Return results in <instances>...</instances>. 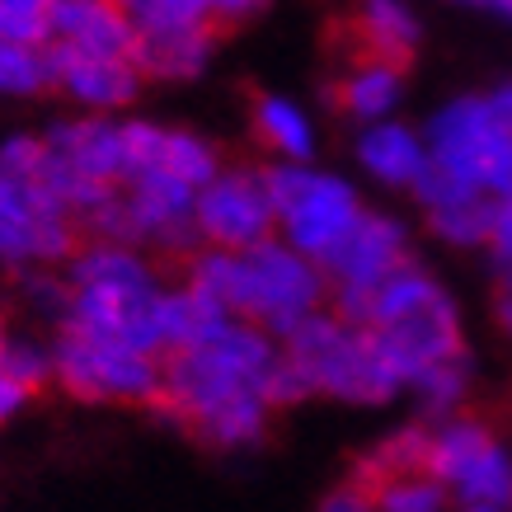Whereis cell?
<instances>
[{
	"label": "cell",
	"instance_id": "cell-1",
	"mask_svg": "<svg viewBox=\"0 0 512 512\" xmlns=\"http://www.w3.org/2000/svg\"><path fill=\"white\" fill-rule=\"evenodd\" d=\"M282 343L254 320L221 315L198 339L165 357L160 409H170L188 433L221 451L254 447L268 433V372L278 367Z\"/></svg>",
	"mask_w": 512,
	"mask_h": 512
},
{
	"label": "cell",
	"instance_id": "cell-2",
	"mask_svg": "<svg viewBox=\"0 0 512 512\" xmlns=\"http://www.w3.org/2000/svg\"><path fill=\"white\" fill-rule=\"evenodd\" d=\"M184 282L226 315L264 325L273 339H287L306 315L325 311L329 296L325 268L282 235L254 249H193L184 259Z\"/></svg>",
	"mask_w": 512,
	"mask_h": 512
},
{
	"label": "cell",
	"instance_id": "cell-3",
	"mask_svg": "<svg viewBox=\"0 0 512 512\" xmlns=\"http://www.w3.org/2000/svg\"><path fill=\"white\" fill-rule=\"evenodd\" d=\"M278 343H282V357L306 376L311 395H329V400H343V404H381L404 390L400 372L390 367L381 339L372 329L348 325L334 311L306 315Z\"/></svg>",
	"mask_w": 512,
	"mask_h": 512
},
{
	"label": "cell",
	"instance_id": "cell-4",
	"mask_svg": "<svg viewBox=\"0 0 512 512\" xmlns=\"http://www.w3.org/2000/svg\"><path fill=\"white\" fill-rule=\"evenodd\" d=\"M264 174L268 193H273V212H278V235L315 264H325L367 212L348 179L315 170L311 160H278Z\"/></svg>",
	"mask_w": 512,
	"mask_h": 512
},
{
	"label": "cell",
	"instance_id": "cell-5",
	"mask_svg": "<svg viewBox=\"0 0 512 512\" xmlns=\"http://www.w3.org/2000/svg\"><path fill=\"white\" fill-rule=\"evenodd\" d=\"M52 357H57V381L71 390L76 400L94 404H160L165 390V357L137 353L127 343H104L85 339L62 329L52 339Z\"/></svg>",
	"mask_w": 512,
	"mask_h": 512
},
{
	"label": "cell",
	"instance_id": "cell-6",
	"mask_svg": "<svg viewBox=\"0 0 512 512\" xmlns=\"http://www.w3.org/2000/svg\"><path fill=\"white\" fill-rule=\"evenodd\" d=\"M428 475L461 508H512V451L480 419H437L428 447Z\"/></svg>",
	"mask_w": 512,
	"mask_h": 512
},
{
	"label": "cell",
	"instance_id": "cell-7",
	"mask_svg": "<svg viewBox=\"0 0 512 512\" xmlns=\"http://www.w3.org/2000/svg\"><path fill=\"white\" fill-rule=\"evenodd\" d=\"M80 249V221L38 179L0 170V268H62Z\"/></svg>",
	"mask_w": 512,
	"mask_h": 512
},
{
	"label": "cell",
	"instance_id": "cell-8",
	"mask_svg": "<svg viewBox=\"0 0 512 512\" xmlns=\"http://www.w3.org/2000/svg\"><path fill=\"white\" fill-rule=\"evenodd\" d=\"M423 137H428L433 170H442L470 193H489L498 160L512 146V127L494 109V94H461L433 113Z\"/></svg>",
	"mask_w": 512,
	"mask_h": 512
},
{
	"label": "cell",
	"instance_id": "cell-9",
	"mask_svg": "<svg viewBox=\"0 0 512 512\" xmlns=\"http://www.w3.org/2000/svg\"><path fill=\"white\" fill-rule=\"evenodd\" d=\"M198 240L212 249H254L278 235V212H273V193H268L264 170H245V165H221V174L207 188H198Z\"/></svg>",
	"mask_w": 512,
	"mask_h": 512
},
{
	"label": "cell",
	"instance_id": "cell-10",
	"mask_svg": "<svg viewBox=\"0 0 512 512\" xmlns=\"http://www.w3.org/2000/svg\"><path fill=\"white\" fill-rule=\"evenodd\" d=\"M127 202H132V221H137V245L141 249H160L174 259H188L193 249H202L198 240V188L179 184L170 174H137L123 184Z\"/></svg>",
	"mask_w": 512,
	"mask_h": 512
},
{
	"label": "cell",
	"instance_id": "cell-11",
	"mask_svg": "<svg viewBox=\"0 0 512 512\" xmlns=\"http://www.w3.org/2000/svg\"><path fill=\"white\" fill-rule=\"evenodd\" d=\"M400 264H409V231L390 212H362L353 231L329 254L325 278L329 292H372L381 278H390Z\"/></svg>",
	"mask_w": 512,
	"mask_h": 512
},
{
	"label": "cell",
	"instance_id": "cell-12",
	"mask_svg": "<svg viewBox=\"0 0 512 512\" xmlns=\"http://www.w3.org/2000/svg\"><path fill=\"white\" fill-rule=\"evenodd\" d=\"M127 132V179L137 174H170L188 188H207L221 174L217 146L188 127H165V123H123ZM123 179V184H127Z\"/></svg>",
	"mask_w": 512,
	"mask_h": 512
},
{
	"label": "cell",
	"instance_id": "cell-13",
	"mask_svg": "<svg viewBox=\"0 0 512 512\" xmlns=\"http://www.w3.org/2000/svg\"><path fill=\"white\" fill-rule=\"evenodd\" d=\"M47 66H52V90H62L71 104L90 113L127 109L141 94V71L127 57H90V52H71L62 43H47Z\"/></svg>",
	"mask_w": 512,
	"mask_h": 512
},
{
	"label": "cell",
	"instance_id": "cell-14",
	"mask_svg": "<svg viewBox=\"0 0 512 512\" xmlns=\"http://www.w3.org/2000/svg\"><path fill=\"white\" fill-rule=\"evenodd\" d=\"M372 334L381 339L390 367L400 372L404 386H414V376L423 367H433L442 357L466 353V343H461V315H456V301L447 292L437 296V301H428L423 311L404 315V320H395L386 329H372Z\"/></svg>",
	"mask_w": 512,
	"mask_h": 512
},
{
	"label": "cell",
	"instance_id": "cell-15",
	"mask_svg": "<svg viewBox=\"0 0 512 512\" xmlns=\"http://www.w3.org/2000/svg\"><path fill=\"white\" fill-rule=\"evenodd\" d=\"M52 43L90 57H127L137 52V24L123 10V0H52L47 10Z\"/></svg>",
	"mask_w": 512,
	"mask_h": 512
},
{
	"label": "cell",
	"instance_id": "cell-16",
	"mask_svg": "<svg viewBox=\"0 0 512 512\" xmlns=\"http://www.w3.org/2000/svg\"><path fill=\"white\" fill-rule=\"evenodd\" d=\"M43 141L52 156H62L66 165H76L80 174H90L99 184H123L127 179V132L109 113L62 118V123L47 127Z\"/></svg>",
	"mask_w": 512,
	"mask_h": 512
},
{
	"label": "cell",
	"instance_id": "cell-17",
	"mask_svg": "<svg viewBox=\"0 0 512 512\" xmlns=\"http://www.w3.org/2000/svg\"><path fill=\"white\" fill-rule=\"evenodd\" d=\"M357 165L372 174L376 184L414 193V184L433 165V156H428V137L419 127L386 118V123H367L357 132Z\"/></svg>",
	"mask_w": 512,
	"mask_h": 512
},
{
	"label": "cell",
	"instance_id": "cell-18",
	"mask_svg": "<svg viewBox=\"0 0 512 512\" xmlns=\"http://www.w3.org/2000/svg\"><path fill=\"white\" fill-rule=\"evenodd\" d=\"M66 282L71 287H99V292H151V287H160L146 249L118 245V240H80V249L66 259Z\"/></svg>",
	"mask_w": 512,
	"mask_h": 512
},
{
	"label": "cell",
	"instance_id": "cell-19",
	"mask_svg": "<svg viewBox=\"0 0 512 512\" xmlns=\"http://www.w3.org/2000/svg\"><path fill=\"white\" fill-rule=\"evenodd\" d=\"M212 52H217V33L212 29L141 33L132 62H137L141 80H193L207 71Z\"/></svg>",
	"mask_w": 512,
	"mask_h": 512
},
{
	"label": "cell",
	"instance_id": "cell-20",
	"mask_svg": "<svg viewBox=\"0 0 512 512\" xmlns=\"http://www.w3.org/2000/svg\"><path fill=\"white\" fill-rule=\"evenodd\" d=\"M404 99V71L400 62H381V57H362V62L339 80V109L353 113L357 123H386Z\"/></svg>",
	"mask_w": 512,
	"mask_h": 512
},
{
	"label": "cell",
	"instance_id": "cell-21",
	"mask_svg": "<svg viewBox=\"0 0 512 512\" xmlns=\"http://www.w3.org/2000/svg\"><path fill=\"white\" fill-rule=\"evenodd\" d=\"M357 33H362L367 57L404 66L423 38V19L414 15L409 0H362L357 5Z\"/></svg>",
	"mask_w": 512,
	"mask_h": 512
},
{
	"label": "cell",
	"instance_id": "cell-22",
	"mask_svg": "<svg viewBox=\"0 0 512 512\" xmlns=\"http://www.w3.org/2000/svg\"><path fill=\"white\" fill-rule=\"evenodd\" d=\"M254 132L278 160H311L315 156V127L306 109L287 94H259L254 99Z\"/></svg>",
	"mask_w": 512,
	"mask_h": 512
},
{
	"label": "cell",
	"instance_id": "cell-23",
	"mask_svg": "<svg viewBox=\"0 0 512 512\" xmlns=\"http://www.w3.org/2000/svg\"><path fill=\"white\" fill-rule=\"evenodd\" d=\"M494 212H498V198L489 193H466V198H451L442 207L428 212V226H433L437 240H447L451 249H480L489 245L494 235Z\"/></svg>",
	"mask_w": 512,
	"mask_h": 512
},
{
	"label": "cell",
	"instance_id": "cell-24",
	"mask_svg": "<svg viewBox=\"0 0 512 512\" xmlns=\"http://www.w3.org/2000/svg\"><path fill=\"white\" fill-rule=\"evenodd\" d=\"M409 390L419 395L423 409H428L433 419H451V414L466 404V395H470V357L456 353V357L433 362V367H423Z\"/></svg>",
	"mask_w": 512,
	"mask_h": 512
},
{
	"label": "cell",
	"instance_id": "cell-25",
	"mask_svg": "<svg viewBox=\"0 0 512 512\" xmlns=\"http://www.w3.org/2000/svg\"><path fill=\"white\" fill-rule=\"evenodd\" d=\"M137 33H179V29H217L207 0H123Z\"/></svg>",
	"mask_w": 512,
	"mask_h": 512
},
{
	"label": "cell",
	"instance_id": "cell-26",
	"mask_svg": "<svg viewBox=\"0 0 512 512\" xmlns=\"http://www.w3.org/2000/svg\"><path fill=\"white\" fill-rule=\"evenodd\" d=\"M43 90H52L47 47L0 43V94H10V99H29V94H43Z\"/></svg>",
	"mask_w": 512,
	"mask_h": 512
},
{
	"label": "cell",
	"instance_id": "cell-27",
	"mask_svg": "<svg viewBox=\"0 0 512 512\" xmlns=\"http://www.w3.org/2000/svg\"><path fill=\"white\" fill-rule=\"evenodd\" d=\"M447 489L428 475V470H409V475H390L376 489V508L381 512H447Z\"/></svg>",
	"mask_w": 512,
	"mask_h": 512
},
{
	"label": "cell",
	"instance_id": "cell-28",
	"mask_svg": "<svg viewBox=\"0 0 512 512\" xmlns=\"http://www.w3.org/2000/svg\"><path fill=\"white\" fill-rule=\"evenodd\" d=\"M0 367L29 390H43L47 381H57V357H52V348H43V343H33V339H5Z\"/></svg>",
	"mask_w": 512,
	"mask_h": 512
},
{
	"label": "cell",
	"instance_id": "cell-29",
	"mask_svg": "<svg viewBox=\"0 0 512 512\" xmlns=\"http://www.w3.org/2000/svg\"><path fill=\"white\" fill-rule=\"evenodd\" d=\"M24 296H29V306L47 320H57L62 325L66 311H71V282L62 273H47V268H33L29 278H24Z\"/></svg>",
	"mask_w": 512,
	"mask_h": 512
},
{
	"label": "cell",
	"instance_id": "cell-30",
	"mask_svg": "<svg viewBox=\"0 0 512 512\" xmlns=\"http://www.w3.org/2000/svg\"><path fill=\"white\" fill-rule=\"evenodd\" d=\"M0 43L47 47L52 43V24H47V15H33V10H19V5L0 0Z\"/></svg>",
	"mask_w": 512,
	"mask_h": 512
},
{
	"label": "cell",
	"instance_id": "cell-31",
	"mask_svg": "<svg viewBox=\"0 0 512 512\" xmlns=\"http://www.w3.org/2000/svg\"><path fill=\"white\" fill-rule=\"evenodd\" d=\"M43 151H47L43 137H24V132H15V137L0 141V170L33 179V174H38V165H43Z\"/></svg>",
	"mask_w": 512,
	"mask_h": 512
},
{
	"label": "cell",
	"instance_id": "cell-32",
	"mask_svg": "<svg viewBox=\"0 0 512 512\" xmlns=\"http://www.w3.org/2000/svg\"><path fill=\"white\" fill-rule=\"evenodd\" d=\"M320 512H381L376 508V494L372 489H362V484H339V489H334V494L325 498V503H320Z\"/></svg>",
	"mask_w": 512,
	"mask_h": 512
},
{
	"label": "cell",
	"instance_id": "cell-33",
	"mask_svg": "<svg viewBox=\"0 0 512 512\" xmlns=\"http://www.w3.org/2000/svg\"><path fill=\"white\" fill-rule=\"evenodd\" d=\"M489 249H494V259H498V273H503V268H512V198H498Z\"/></svg>",
	"mask_w": 512,
	"mask_h": 512
},
{
	"label": "cell",
	"instance_id": "cell-34",
	"mask_svg": "<svg viewBox=\"0 0 512 512\" xmlns=\"http://www.w3.org/2000/svg\"><path fill=\"white\" fill-rule=\"evenodd\" d=\"M217 24H249L254 15H264L268 0H207Z\"/></svg>",
	"mask_w": 512,
	"mask_h": 512
},
{
	"label": "cell",
	"instance_id": "cell-35",
	"mask_svg": "<svg viewBox=\"0 0 512 512\" xmlns=\"http://www.w3.org/2000/svg\"><path fill=\"white\" fill-rule=\"evenodd\" d=\"M29 395H33L29 386H19L15 376H10L5 367H0V423H5V419H15L19 409L29 404Z\"/></svg>",
	"mask_w": 512,
	"mask_h": 512
},
{
	"label": "cell",
	"instance_id": "cell-36",
	"mask_svg": "<svg viewBox=\"0 0 512 512\" xmlns=\"http://www.w3.org/2000/svg\"><path fill=\"white\" fill-rule=\"evenodd\" d=\"M489 198H512V146L503 151V160H498L494 179H489Z\"/></svg>",
	"mask_w": 512,
	"mask_h": 512
},
{
	"label": "cell",
	"instance_id": "cell-37",
	"mask_svg": "<svg viewBox=\"0 0 512 512\" xmlns=\"http://www.w3.org/2000/svg\"><path fill=\"white\" fill-rule=\"evenodd\" d=\"M494 315H498V329H503V334L512 339V287H503V292H498Z\"/></svg>",
	"mask_w": 512,
	"mask_h": 512
},
{
	"label": "cell",
	"instance_id": "cell-38",
	"mask_svg": "<svg viewBox=\"0 0 512 512\" xmlns=\"http://www.w3.org/2000/svg\"><path fill=\"white\" fill-rule=\"evenodd\" d=\"M494 109L503 113V123L512 127V80H508V85H498V90H494Z\"/></svg>",
	"mask_w": 512,
	"mask_h": 512
},
{
	"label": "cell",
	"instance_id": "cell-39",
	"mask_svg": "<svg viewBox=\"0 0 512 512\" xmlns=\"http://www.w3.org/2000/svg\"><path fill=\"white\" fill-rule=\"evenodd\" d=\"M456 5H470V10H503V0H456Z\"/></svg>",
	"mask_w": 512,
	"mask_h": 512
},
{
	"label": "cell",
	"instance_id": "cell-40",
	"mask_svg": "<svg viewBox=\"0 0 512 512\" xmlns=\"http://www.w3.org/2000/svg\"><path fill=\"white\" fill-rule=\"evenodd\" d=\"M498 15H508V19H512V0H503V10H498Z\"/></svg>",
	"mask_w": 512,
	"mask_h": 512
},
{
	"label": "cell",
	"instance_id": "cell-41",
	"mask_svg": "<svg viewBox=\"0 0 512 512\" xmlns=\"http://www.w3.org/2000/svg\"><path fill=\"white\" fill-rule=\"evenodd\" d=\"M461 512H503V508H461Z\"/></svg>",
	"mask_w": 512,
	"mask_h": 512
}]
</instances>
